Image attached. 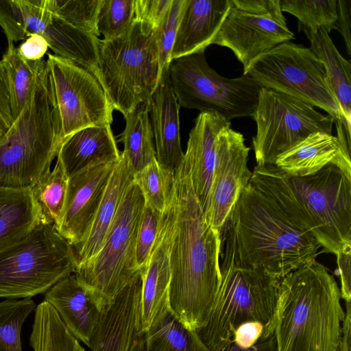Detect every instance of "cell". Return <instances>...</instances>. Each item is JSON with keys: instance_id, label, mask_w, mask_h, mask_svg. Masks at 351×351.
<instances>
[{"instance_id": "cell-45", "label": "cell", "mask_w": 351, "mask_h": 351, "mask_svg": "<svg viewBox=\"0 0 351 351\" xmlns=\"http://www.w3.org/2000/svg\"><path fill=\"white\" fill-rule=\"evenodd\" d=\"M265 336L264 326L258 322H248L238 326L232 341L238 346L247 348Z\"/></svg>"}, {"instance_id": "cell-19", "label": "cell", "mask_w": 351, "mask_h": 351, "mask_svg": "<svg viewBox=\"0 0 351 351\" xmlns=\"http://www.w3.org/2000/svg\"><path fill=\"white\" fill-rule=\"evenodd\" d=\"M231 123L215 112H200L191 129L184 156L190 165L195 196L206 217L216 159L219 134Z\"/></svg>"}, {"instance_id": "cell-20", "label": "cell", "mask_w": 351, "mask_h": 351, "mask_svg": "<svg viewBox=\"0 0 351 351\" xmlns=\"http://www.w3.org/2000/svg\"><path fill=\"white\" fill-rule=\"evenodd\" d=\"M44 300L54 308L71 333L89 348L101 313L80 275L74 272L58 281L45 293Z\"/></svg>"}, {"instance_id": "cell-17", "label": "cell", "mask_w": 351, "mask_h": 351, "mask_svg": "<svg viewBox=\"0 0 351 351\" xmlns=\"http://www.w3.org/2000/svg\"><path fill=\"white\" fill-rule=\"evenodd\" d=\"M170 220L166 208L160 216L157 236L149 261L141 271V326L145 332L160 323L170 312Z\"/></svg>"}, {"instance_id": "cell-48", "label": "cell", "mask_w": 351, "mask_h": 351, "mask_svg": "<svg viewBox=\"0 0 351 351\" xmlns=\"http://www.w3.org/2000/svg\"><path fill=\"white\" fill-rule=\"evenodd\" d=\"M337 19L335 29L341 34L348 56H351V0H337Z\"/></svg>"}, {"instance_id": "cell-23", "label": "cell", "mask_w": 351, "mask_h": 351, "mask_svg": "<svg viewBox=\"0 0 351 351\" xmlns=\"http://www.w3.org/2000/svg\"><path fill=\"white\" fill-rule=\"evenodd\" d=\"M110 125L83 128L64 138L57 158L69 178L90 167L120 158Z\"/></svg>"}, {"instance_id": "cell-30", "label": "cell", "mask_w": 351, "mask_h": 351, "mask_svg": "<svg viewBox=\"0 0 351 351\" xmlns=\"http://www.w3.org/2000/svg\"><path fill=\"white\" fill-rule=\"evenodd\" d=\"M1 62L7 75L11 110L15 120L30 100L46 60H26L11 45L8 46Z\"/></svg>"}, {"instance_id": "cell-4", "label": "cell", "mask_w": 351, "mask_h": 351, "mask_svg": "<svg viewBox=\"0 0 351 351\" xmlns=\"http://www.w3.org/2000/svg\"><path fill=\"white\" fill-rule=\"evenodd\" d=\"M63 140L53 83L46 60L30 100L0 138V189H32L51 171Z\"/></svg>"}, {"instance_id": "cell-24", "label": "cell", "mask_w": 351, "mask_h": 351, "mask_svg": "<svg viewBox=\"0 0 351 351\" xmlns=\"http://www.w3.org/2000/svg\"><path fill=\"white\" fill-rule=\"evenodd\" d=\"M330 163L343 170L337 139L332 134L315 132L280 155L274 165L288 177H303L317 172Z\"/></svg>"}, {"instance_id": "cell-7", "label": "cell", "mask_w": 351, "mask_h": 351, "mask_svg": "<svg viewBox=\"0 0 351 351\" xmlns=\"http://www.w3.org/2000/svg\"><path fill=\"white\" fill-rule=\"evenodd\" d=\"M76 269L73 247L53 223L43 220L27 236L0 250V298L45 293Z\"/></svg>"}, {"instance_id": "cell-31", "label": "cell", "mask_w": 351, "mask_h": 351, "mask_svg": "<svg viewBox=\"0 0 351 351\" xmlns=\"http://www.w3.org/2000/svg\"><path fill=\"white\" fill-rule=\"evenodd\" d=\"M147 351H208L196 330L180 323L169 312L146 332Z\"/></svg>"}, {"instance_id": "cell-35", "label": "cell", "mask_w": 351, "mask_h": 351, "mask_svg": "<svg viewBox=\"0 0 351 351\" xmlns=\"http://www.w3.org/2000/svg\"><path fill=\"white\" fill-rule=\"evenodd\" d=\"M134 181L141 189L145 204L162 213L170 200L173 173L162 168L156 160L134 173Z\"/></svg>"}, {"instance_id": "cell-33", "label": "cell", "mask_w": 351, "mask_h": 351, "mask_svg": "<svg viewBox=\"0 0 351 351\" xmlns=\"http://www.w3.org/2000/svg\"><path fill=\"white\" fill-rule=\"evenodd\" d=\"M282 12L298 19V30L314 32L324 27L329 32L337 19V0H280Z\"/></svg>"}, {"instance_id": "cell-46", "label": "cell", "mask_w": 351, "mask_h": 351, "mask_svg": "<svg viewBox=\"0 0 351 351\" xmlns=\"http://www.w3.org/2000/svg\"><path fill=\"white\" fill-rule=\"evenodd\" d=\"M337 268L341 282V297L351 301V245H348L336 254Z\"/></svg>"}, {"instance_id": "cell-16", "label": "cell", "mask_w": 351, "mask_h": 351, "mask_svg": "<svg viewBox=\"0 0 351 351\" xmlns=\"http://www.w3.org/2000/svg\"><path fill=\"white\" fill-rule=\"evenodd\" d=\"M117 162L95 165L69 178L64 208L56 228L73 247L84 239Z\"/></svg>"}, {"instance_id": "cell-49", "label": "cell", "mask_w": 351, "mask_h": 351, "mask_svg": "<svg viewBox=\"0 0 351 351\" xmlns=\"http://www.w3.org/2000/svg\"><path fill=\"white\" fill-rule=\"evenodd\" d=\"M221 351H278L275 335L261 338L255 344L247 348L237 346L232 341L226 345Z\"/></svg>"}, {"instance_id": "cell-11", "label": "cell", "mask_w": 351, "mask_h": 351, "mask_svg": "<svg viewBox=\"0 0 351 351\" xmlns=\"http://www.w3.org/2000/svg\"><path fill=\"white\" fill-rule=\"evenodd\" d=\"M246 75L261 88L322 108L334 119L341 114L324 66L310 48L291 40L280 43L256 60Z\"/></svg>"}, {"instance_id": "cell-12", "label": "cell", "mask_w": 351, "mask_h": 351, "mask_svg": "<svg viewBox=\"0 0 351 351\" xmlns=\"http://www.w3.org/2000/svg\"><path fill=\"white\" fill-rule=\"evenodd\" d=\"M324 251L336 254L351 245V176L330 163L303 177H288Z\"/></svg>"}, {"instance_id": "cell-47", "label": "cell", "mask_w": 351, "mask_h": 351, "mask_svg": "<svg viewBox=\"0 0 351 351\" xmlns=\"http://www.w3.org/2000/svg\"><path fill=\"white\" fill-rule=\"evenodd\" d=\"M48 48L47 42L41 35L32 34L17 47V51L23 59L36 61L43 58Z\"/></svg>"}, {"instance_id": "cell-5", "label": "cell", "mask_w": 351, "mask_h": 351, "mask_svg": "<svg viewBox=\"0 0 351 351\" xmlns=\"http://www.w3.org/2000/svg\"><path fill=\"white\" fill-rule=\"evenodd\" d=\"M221 282L208 319L197 332L208 351H221L236 329L258 322L267 337L274 333L280 279L263 270L220 265Z\"/></svg>"}, {"instance_id": "cell-21", "label": "cell", "mask_w": 351, "mask_h": 351, "mask_svg": "<svg viewBox=\"0 0 351 351\" xmlns=\"http://www.w3.org/2000/svg\"><path fill=\"white\" fill-rule=\"evenodd\" d=\"M231 5V0H186L172 49L171 60L205 51Z\"/></svg>"}, {"instance_id": "cell-44", "label": "cell", "mask_w": 351, "mask_h": 351, "mask_svg": "<svg viewBox=\"0 0 351 351\" xmlns=\"http://www.w3.org/2000/svg\"><path fill=\"white\" fill-rule=\"evenodd\" d=\"M12 116L6 73L0 60V138L12 125Z\"/></svg>"}, {"instance_id": "cell-9", "label": "cell", "mask_w": 351, "mask_h": 351, "mask_svg": "<svg viewBox=\"0 0 351 351\" xmlns=\"http://www.w3.org/2000/svg\"><path fill=\"white\" fill-rule=\"evenodd\" d=\"M169 77L180 107L215 112L228 121L252 117L261 86L249 75L228 78L208 64L204 51L171 60Z\"/></svg>"}, {"instance_id": "cell-29", "label": "cell", "mask_w": 351, "mask_h": 351, "mask_svg": "<svg viewBox=\"0 0 351 351\" xmlns=\"http://www.w3.org/2000/svg\"><path fill=\"white\" fill-rule=\"evenodd\" d=\"M124 118L125 127L120 139L124 146L122 152L136 173L156 160L148 102L139 104Z\"/></svg>"}, {"instance_id": "cell-43", "label": "cell", "mask_w": 351, "mask_h": 351, "mask_svg": "<svg viewBox=\"0 0 351 351\" xmlns=\"http://www.w3.org/2000/svg\"><path fill=\"white\" fill-rule=\"evenodd\" d=\"M231 3L244 12L287 21L281 10L280 0H231Z\"/></svg>"}, {"instance_id": "cell-50", "label": "cell", "mask_w": 351, "mask_h": 351, "mask_svg": "<svg viewBox=\"0 0 351 351\" xmlns=\"http://www.w3.org/2000/svg\"><path fill=\"white\" fill-rule=\"evenodd\" d=\"M346 311L341 326V335L337 351H351V305L350 302H346Z\"/></svg>"}, {"instance_id": "cell-40", "label": "cell", "mask_w": 351, "mask_h": 351, "mask_svg": "<svg viewBox=\"0 0 351 351\" xmlns=\"http://www.w3.org/2000/svg\"><path fill=\"white\" fill-rule=\"evenodd\" d=\"M0 26L8 40V46L29 36L23 0H0Z\"/></svg>"}, {"instance_id": "cell-13", "label": "cell", "mask_w": 351, "mask_h": 351, "mask_svg": "<svg viewBox=\"0 0 351 351\" xmlns=\"http://www.w3.org/2000/svg\"><path fill=\"white\" fill-rule=\"evenodd\" d=\"M47 55L64 138L88 127L110 125L114 109L95 73L69 59Z\"/></svg>"}, {"instance_id": "cell-28", "label": "cell", "mask_w": 351, "mask_h": 351, "mask_svg": "<svg viewBox=\"0 0 351 351\" xmlns=\"http://www.w3.org/2000/svg\"><path fill=\"white\" fill-rule=\"evenodd\" d=\"M29 346L33 351H86L54 308L45 300L34 310Z\"/></svg>"}, {"instance_id": "cell-38", "label": "cell", "mask_w": 351, "mask_h": 351, "mask_svg": "<svg viewBox=\"0 0 351 351\" xmlns=\"http://www.w3.org/2000/svg\"><path fill=\"white\" fill-rule=\"evenodd\" d=\"M186 0H172L171 4L161 23L154 29L158 49L160 76L163 69L169 67L171 51L176 32Z\"/></svg>"}, {"instance_id": "cell-14", "label": "cell", "mask_w": 351, "mask_h": 351, "mask_svg": "<svg viewBox=\"0 0 351 351\" xmlns=\"http://www.w3.org/2000/svg\"><path fill=\"white\" fill-rule=\"evenodd\" d=\"M249 152L241 133L228 127L219 134L210 207L206 219L221 234L252 176V172L247 167Z\"/></svg>"}, {"instance_id": "cell-6", "label": "cell", "mask_w": 351, "mask_h": 351, "mask_svg": "<svg viewBox=\"0 0 351 351\" xmlns=\"http://www.w3.org/2000/svg\"><path fill=\"white\" fill-rule=\"evenodd\" d=\"M93 73L123 117L148 102L160 78L154 29L135 19L122 36L101 40Z\"/></svg>"}, {"instance_id": "cell-36", "label": "cell", "mask_w": 351, "mask_h": 351, "mask_svg": "<svg viewBox=\"0 0 351 351\" xmlns=\"http://www.w3.org/2000/svg\"><path fill=\"white\" fill-rule=\"evenodd\" d=\"M102 0H49L51 12L73 26L97 37V18Z\"/></svg>"}, {"instance_id": "cell-25", "label": "cell", "mask_w": 351, "mask_h": 351, "mask_svg": "<svg viewBox=\"0 0 351 351\" xmlns=\"http://www.w3.org/2000/svg\"><path fill=\"white\" fill-rule=\"evenodd\" d=\"M310 49L322 64L341 114L351 123V64L339 52L324 27L304 32Z\"/></svg>"}, {"instance_id": "cell-39", "label": "cell", "mask_w": 351, "mask_h": 351, "mask_svg": "<svg viewBox=\"0 0 351 351\" xmlns=\"http://www.w3.org/2000/svg\"><path fill=\"white\" fill-rule=\"evenodd\" d=\"M161 214L145 204L136 241V263L140 271L146 267L149 261L157 236Z\"/></svg>"}, {"instance_id": "cell-22", "label": "cell", "mask_w": 351, "mask_h": 351, "mask_svg": "<svg viewBox=\"0 0 351 351\" xmlns=\"http://www.w3.org/2000/svg\"><path fill=\"white\" fill-rule=\"evenodd\" d=\"M134 176L129 160L121 152L90 226L82 241L73 247L77 268L90 260L100 250L124 193L134 180Z\"/></svg>"}, {"instance_id": "cell-8", "label": "cell", "mask_w": 351, "mask_h": 351, "mask_svg": "<svg viewBox=\"0 0 351 351\" xmlns=\"http://www.w3.org/2000/svg\"><path fill=\"white\" fill-rule=\"evenodd\" d=\"M145 205L142 191L133 180L100 250L75 271L101 314L110 308L120 291L141 275L136 263V241Z\"/></svg>"}, {"instance_id": "cell-2", "label": "cell", "mask_w": 351, "mask_h": 351, "mask_svg": "<svg viewBox=\"0 0 351 351\" xmlns=\"http://www.w3.org/2000/svg\"><path fill=\"white\" fill-rule=\"evenodd\" d=\"M173 178L167 206L171 227L170 312L185 328L197 331L208 319L221 282V234L206 219L184 157Z\"/></svg>"}, {"instance_id": "cell-37", "label": "cell", "mask_w": 351, "mask_h": 351, "mask_svg": "<svg viewBox=\"0 0 351 351\" xmlns=\"http://www.w3.org/2000/svg\"><path fill=\"white\" fill-rule=\"evenodd\" d=\"M134 20V0H102L97 29L104 40H110L125 34Z\"/></svg>"}, {"instance_id": "cell-26", "label": "cell", "mask_w": 351, "mask_h": 351, "mask_svg": "<svg viewBox=\"0 0 351 351\" xmlns=\"http://www.w3.org/2000/svg\"><path fill=\"white\" fill-rule=\"evenodd\" d=\"M43 220L32 189H0V250L27 236Z\"/></svg>"}, {"instance_id": "cell-27", "label": "cell", "mask_w": 351, "mask_h": 351, "mask_svg": "<svg viewBox=\"0 0 351 351\" xmlns=\"http://www.w3.org/2000/svg\"><path fill=\"white\" fill-rule=\"evenodd\" d=\"M39 35L46 40L54 55L74 61L93 72L98 60L99 38L63 21L51 12Z\"/></svg>"}, {"instance_id": "cell-34", "label": "cell", "mask_w": 351, "mask_h": 351, "mask_svg": "<svg viewBox=\"0 0 351 351\" xmlns=\"http://www.w3.org/2000/svg\"><path fill=\"white\" fill-rule=\"evenodd\" d=\"M36 307L32 298L0 302V351H23L22 326Z\"/></svg>"}, {"instance_id": "cell-18", "label": "cell", "mask_w": 351, "mask_h": 351, "mask_svg": "<svg viewBox=\"0 0 351 351\" xmlns=\"http://www.w3.org/2000/svg\"><path fill=\"white\" fill-rule=\"evenodd\" d=\"M180 105L171 84L169 70L161 72L158 85L148 101L156 160L164 169L174 173L184 152L180 135Z\"/></svg>"}, {"instance_id": "cell-10", "label": "cell", "mask_w": 351, "mask_h": 351, "mask_svg": "<svg viewBox=\"0 0 351 351\" xmlns=\"http://www.w3.org/2000/svg\"><path fill=\"white\" fill-rule=\"evenodd\" d=\"M252 117L256 125L252 146L259 166L274 165L280 155L311 134H332L335 120L299 99L261 87Z\"/></svg>"}, {"instance_id": "cell-32", "label": "cell", "mask_w": 351, "mask_h": 351, "mask_svg": "<svg viewBox=\"0 0 351 351\" xmlns=\"http://www.w3.org/2000/svg\"><path fill=\"white\" fill-rule=\"evenodd\" d=\"M69 178L60 160L32 189L33 195L40 205L44 219L58 226L66 202Z\"/></svg>"}, {"instance_id": "cell-15", "label": "cell", "mask_w": 351, "mask_h": 351, "mask_svg": "<svg viewBox=\"0 0 351 351\" xmlns=\"http://www.w3.org/2000/svg\"><path fill=\"white\" fill-rule=\"evenodd\" d=\"M293 38L287 21L244 12L232 5L211 45L232 50L246 75L261 56Z\"/></svg>"}, {"instance_id": "cell-42", "label": "cell", "mask_w": 351, "mask_h": 351, "mask_svg": "<svg viewBox=\"0 0 351 351\" xmlns=\"http://www.w3.org/2000/svg\"><path fill=\"white\" fill-rule=\"evenodd\" d=\"M334 123L337 130L339 160L343 170L351 176V123L340 114L335 119Z\"/></svg>"}, {"instance_id": "cell-1", "label": "cell", "mask_w": 351, "mask_h": 351, "mask_svg": "<svg viewBox=\"0 0 351 351\" xmlns=\"http://www.w3.org/2000/svg\"><path fill=\"white\" fill-rule=\"evenodd\" d=\"M224 244L221 264L280 280L316 260L321 247L288 176L275 165L254 167L232 210Z\"/></svg>"}, {"instance_id": "cell-41", "label": "cell", "mask_w": 351, "mask_h": 351, "mask_svg": "<svg viewBox=\"0 0 351 351\" xmlns=\"http://www.w3.org/2000/svg\"><path fill=\"white\" fill-rule=\"evenodd\" d=\"M171 2L172 0H134L135 19L156 29L164 19Z\"/></svg>"}, {"instance_id": "cell-3", "label": "cell", "mask_w": 351, "mask_h": 351, "mask_svg": "<svg viewBox=\"0 0 351 351\" xmlns=\"http://www.w3.org/2000/svg\"><path fill=\"white\" fill-rule=\"evenodd\" d=\"M340 289L316 260L280 280L274 334L278 351H337L345 313Z\"/></svg>"}]
</instances>
